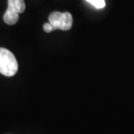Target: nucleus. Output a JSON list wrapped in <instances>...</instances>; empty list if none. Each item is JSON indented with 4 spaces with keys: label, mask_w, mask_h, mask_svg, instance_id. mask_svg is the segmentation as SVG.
Masks as SVG:
<instances>
[{
    "label": "nucleus",
    "mask_w": 134,
    "mask_h": 134,
    "mask_svg": "<svg viewBox=\"0 0 134 134\" xmlns=\"http://www.w3.org/2000/svg\"><path fill=\"white\" fill-rule=\"evenodd\" d=\"M18 70V64L14 54L9 50L0 47V73L6 77H12Z\"/></svg>",
    "instance_id": "f257e3e1"
},
{
    "label": "nucleus",
    "mask_w": 134,
    "mask_h": 134,
    "mask_svg": "<svg viewBox=\"0 0 134 134\" xmlns=\"http://www.w3.org/2000/svg\"><path fill=\"white\" fill-rule=\"evenodd\" d=\"M25 10V3L24 0H8V8L4 14V21L10 25L17 24L19 14Z\"/></svg>",
    "instance_id": "f03ea898"
},
{
    "label": "nucleus",
    "mask_w": 134,
    "mask_h": 134,
    "mask_svg": "<svg viewBox=\"0 0 134 134\" xmlns=\"http://www.w3.org/2000/svg\"><path fill=\"white\" fill-rule=\"evenodd\" d=\"M49 23L54 30L69 31L72 26L73 18L70 12H54L49 16Z\"/></svg>",
    "instance_id": "7ed1b4c3"
},
{
    "label": "nucleus",
    "mask_w": 134,
    "mask_h": 134,
    "mask_svg": "<svg viewBox=\"0 0 134 134\" xmlns=\"http://www.w3.org/2000/svg\"><path fill=\"white\" fill-rule=\"evenodd\" d=\"M86 1L92 4L97 9H101V8H104L105 6V1L104 0H86Z\"/></svg>",
    "instance_id": "20e7f679"
},
{
    "label": "nucleus",
    "mask_w": 134,
    "mask_h": 134,
    "mask_svg": "<svg viewBox=\"0 0 134 134\" xmlns=\"http://www.w3.org/2000/svg\"><path fill=\"white\" fill-rule=\"evenodd\" d=\"M43 29H44V31L45 32H52V31H54V28L52 27V25H51V24L48 22V23H45L44 26H43Z\"/></svg>",
    "instance_id": "39448f33"
}]
</instances>
